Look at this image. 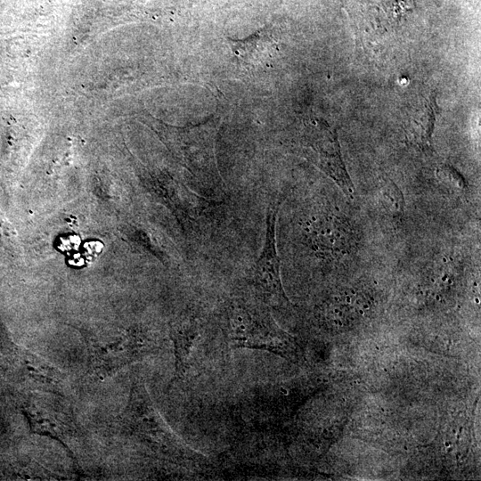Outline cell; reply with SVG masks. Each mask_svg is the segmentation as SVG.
Here are the masks:
<instances>
[{"label":"cell","instance_id":"cell-7","mask_svg":"<svg viewBox=\"0 0 481 481\" xmlns=\"http://www.w3.org/2000/svg\"><path fill=\"white\" fill-rule=\"evenodd\" d=\"M23 412L33 433L58 440L73 457L68 442L77 434V426L69 404L61 394L45 391L34 393L25 402Z\"/></svg>","mask_w":481,"mask_h":481},{"label":"cell","instance_id":"cell-6","mask_svg":"<svg viewBox=\"0 0 481 481\" xmlns=\"http://www.w3.org/2000/svg\"><path fill=\"white\" fill-rule=\"evenodd\" d=\"M300 145L306 158L353 199L355 190L342 159L336 130L322 120L312 122L304 130Z\"/></svg>","mask_w":481,"mask_h":481},{"label":"cell","instance_id":"cell-16","mask_svg":"<svg viewBox=\"0 0 481 481\" xmlns=\"http://www.w3.org/2000/svg\"><path fill=\"white\" fill-rule=\"evenodd\" d=\"M461 456V452H458V453L456 454V458H457V459H460Z\"/></svg>","mask_w":481,"mask_h":481},{"label":"cell","instance_id":"cell-17","mask_svg":"<svg viewBox=\"0 0 481 481\" xmlns=\"http://www.w3.org/2000/svg\"><path fill=\"white\" fill-rule=\"evenodd\" d=\"M462 431V427H460V433Z\"/></svg>","mask_w":481,"mask_h":481},{"label":"cell","instance_id":"cell-9","mask_svg":"<svg viewBox=\"0 0 481 481\" xmlns=\"http://www.w3.org/2000/svg\"><path fill=\"white\" fill-rule=\"evenodd\" d=\"M231 49L249 69L268 67L276 53L277 43L268 29H263L242 40L230 39Z\"/></svg>","mask_w":481,"mask_h":481},{"label":"cell","instance_id":"cell-4","mask_svg":"<svg viewBox=\"0 0 481 481\" xmlns=\"http://www.w3.org/2000/svg\"><path fill=\"white\" fill-rule=\"evenodd\" d=\"M217 118L176 128L175 149L183 165L195 177L218 187L222 179L218 173L215 153Z\"/></svg>","mask_w":481,"mask_h":481},{"label":"cell","instance_id":"cell-8","mask_svg":"<svg viewBox=\"0 0 481 481\" xmlns=\"http://www.w3.org/2000/svg\"><path fill=\"white\" fill-rule=\"evenodd\" d=\"M300 230L305 243L322 257H340L355 245V233L341 216L316 208L303 216Z\"/></svg>","mask_w":481,"mask_h":481},{"label":"cell","instance_id":"cell-11","mask_svg":"<svg viewBox=\"0 0 481 481\" xmlns=\"http://www.w3.org/2000/svg\"><path fill=\"white\" fill-rule=\"evenodd\" d=\"M200 335L197 319L189 317L175 322L170 328V338L175 353V375L173 381L183 379L189 370L192 351Z\"/></svg>","mask_w":481,"mask_h":481},{"label":"cell","instance_id":"cell-10","mask_svg":"<svg viewBox=\"0 0 481 481\" xmlns=\"http://www.w3.org/2000/svg\"><path fill=\"white\" fill-rule=\"evenodd\" d=\"M436 113V96L432 94L413 108L404 123L408 141L422 151L428 152L432 150V134Z\"/></svg>","mask_w":481,"mask_h":481},{"label":"cell","instance_id":"cell-5","mask_svg":"<svg viewBox=\"0 0 481 481\" xmlns=\"http://www.w3.org/2000/svg\"><path fill=\"white\" fill-rule=\"evenodd\" d=\"M280 204V200H275L268 206L265 240L250 277L252 295L267 306L273 307L284 306L288 304L281 281V261L275 238Z\"/></svg>","mask_w":481,"mask_h":481},{"label":"cell","instance_id":"cell-15","mask_svg":"<svg viewBox=\"0 0 481 481\" xmlns=\"http://www.w3.org/2000/svg\"><path fill=\"white\" fill-rule=\"evenodd\" d=\"M446 448H447V449H446L447 452H451L452 451V445L449 446V447H446Z\"/></svg>","mask_w":481,"mask_h":481},{"label":"cell","instance_id":"cell-14","mask_svg":"<svg viewBox=\"0 0 481 481\" xmlns=\"http://www.w3.org/2000/svg\"><path fill=\"white\" fill-rule=\"evenodd\" d=\"M444 445H445V447H449V446L452 445V442L446 441V442H444Z\"/></svg>","mask_w":481,"mask_h":481},{"label":"cell","instance_id":"cell-3","mask_svg":"<svg viewBox=\"0 0 481 481\" xmlns=\"http://www.w3.org/2000/svg\"><path fill=\"white\" fill-rule=\"evenodd\" d=\"M90 369L99 378H108L125 366L160 348L159 341L140 330L114 335L90 336L86 340Z\"/></svg>","mask_w":481,"mask_h":481},{"label":"cell","instance_id":"cell-1","mask_svg":"<svg viewBox=\"0 0 481 481\" xmlns=\"http://www.w3.org/2000/svg\"><path fill=\"white\" fill-rule=\"evenodd\" d=\"M121 434L150 452L172 463L191 466L206 462L203 455L176 436L157 411L142 379L131 386L127 404L119 418Z\"/></svg>","mask_w":481,"mask_h":481},{"label":"cell","instance_id":"cell-12","mask_svg":"<svg viewBox=\"0 0 481 481\" xmlns=\"http://www.w3.org/2000/svg\"><path fill=\"white\" fill-rule=\"evenodd\" d=\"M378 203L390 216H398L404 211V201L401 191L389 183L378 191Z\"/></svg>","mask_w":481,"mask_h":481},{"label":"cell","instance_id":"cell-13","mask_svg":"<svg viewBox=\"0 0 481 481\" xmlns=\"http://www.w3.org/2000/svg\"><path fill=\"white\" fill-rule=\"evenodd\" d=\"M439 179L450 186L462 190L466 186L464 178L451 167H441L437 170Z\"/></svg>","mask_w":481,"mask_h":481},{"label":"cell","instance_id":"cell-2","mask_svg":"<svg viewBox=\"0 0 481 481\" xmlns=\"http://www.w3.org/2000/svg\"><path fill=\"white\" fill-rule=\"evenodd\" d=\"M221 324L226 341L233 348L279 355L291 351L289 338L276 325L268 306L253 295L228 298L221 310Z\"/></svg>","mask_w":481,"mask_h":481}]
</instances>
